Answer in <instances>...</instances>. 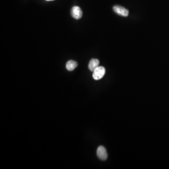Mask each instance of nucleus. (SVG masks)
I'll use <instances>...</instances> for the list:
<instances>
[{"label":"nucleus","instance_id":"1","mask_svg":"<svg viewBox=\"0 0 169 169\" xmlns=\"http://www.w3.org/2000/svg\"><path fill=\"white\" fill-rule=\"evenodd\" d=\"M105 68L102 66H99L93 72V77L96 80L102 79L105 74Z\"/></svg>","mask_w":169,"mask_h":169},{"label":"nucleus","instance_id":"2","mask_svg":"<svg viewBox=\"0 0 169 169\" xmlns=\"http://www.w3.org/2000/svg\"><path fill=\"white\" fill-rule=\"evenodd\" d=\"M113 9L115 13L121 16L126 17L129 15V11L126 9L124 8V7L122 6L116 5L113 7Z\"/></svg>","mask_w":169,"mask_h":169},{"label":"nucleus","instance_id":"7","mask_svg":"<svg viewBox=\"0 0 169 169\" xmlns=\"http://www.w3.org/2000/svg\"><path fill=\"white\" fill-rule=\"evenodd\" d=\"M46 1H54V0H45Z\"/></svg>","mask_w":169,"mask_h":169},{"label":"nucleus","instance_id":"5","mask_svg":"<svg viewBox=\"0 0 169 169\" xmlns=\"http://www.w3.org/2000/svg\"><path fill=\"white\" fill-rule=\"evenodd\" d=\"M100 62L97 59H92L89 62L88 68L91 72H94L96 68L99 66Z\"/></svg>","mask_w":169,"mask_h":169},{"label":"nucleus","instance_id":"4","mask_svg":"<svg viewBox=\"0 0 169 169\" xmlns=\"http://www.w3.org/2000/svg\"><path fill=\"white\" fill-rule=\"evenodd\" d=\"M98 157L102 161H105L108 158V154L105 148L103 146L99 147L97 150Z\"/></svg>","mask_w":169,"mask_h":169},{"label":"nucleus","instance_id":"3","mask_svg":"<svg viewBox=\"0 0 169 169\" xmlns=\"http://www.w3.org/2000/svg\"><path fill=\"white\" fill-rule=\"evenodd\" d=\"M82 11L81 9L78 6H74L71 9V15L72 17L75 19L79 20L82 16Z\"/></svg>","mask_w":169,"mask_h":169},{"label":"nucleus","instance_id":"6","mask_svg":"<svg viewBox=\"0 0 169 169\" xmlns=\"http://www.w3.org/2000/svg\"><path fill=\"white\" fill-rule=\"evenodd\" d=\"M77 66V63L75 61L70 60L66 64V68L69 71H72Z\"/></svg>","mask_w":169,"mask_h":169}]
</instances>
